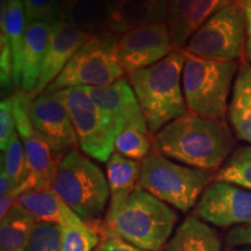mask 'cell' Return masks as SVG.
Masks as SVG:
<instances>
[{
  "label": "cell",
  "mask_w": 251,
  "mask_h": 251,
  "mask_svg": "<svg viewBox=\"0 0 251 251\" xmlns=\"http://www.w3.org/2000/svg\"><path fill=\"white\" fill-rule=\"evenodd\" d=\"M236 0H169L165 23L176 49L183 50L188 40L219 11Z\"/></svg>",
  "instance_id": "obj_14"
},
{
  "label": "cell",
  "mask_w": 251,
  "mask_h": 251,
  "mask_svg": "<svg viewBox=\"0 0 251 251\" xmlns=\"http://www.w3.org/2000/svg\"><path fill=\"white\" fill-rule=\"evenodd\" d=\"M233 251H251V249H242V250H233Z\"/></svg>",
  "instance_id": "obj_40"
},
{
  "label": "cell",
  "mask_w": 251,
  "mask_h": 251,
  "mask_svg": "<svg viewBox=\"0 0 251 251\" xmlns=\"http://www.w3.org/2000/svg\"><path fill=\"white\" fill-rule=\"evenodd\" d=\"M91 35L68 24L63 19L52 24L48 48L39 78L33 92L28 93L31 100L36 99L59 76L69 61L72 58Z\"/></svg>",
  "instance_id": "obj_13"
},
{
  "label": "cell",
  "mask_w": 251,
  "mask_h": 251,
  "mask_svg": "<svg viewBox=\"0 0 251 251\" xmlns=\"http://www.w3.org/2000/svg\"><path fill=\"white\" fill-rule=\"evenodd\" d=\"M36 222L26 209L17 203L1 219L0 251H24Z\"/></svg>",
  "instance_id": "obj_25"
},
{
  "label": "cell",
  "mask_w": 251,
  "mask_h": 251,
  "mask_svg": "<svg viewBox=\"0 0 251 251\" xmlns=\"http://www.w3.org/2000/svg\"><path fill=\"white\" fill-rule=\"evenodd\" d=\"M15 187H17V185H15L14 181L11 179V177L7 175V172L1 168V170H0V196L5 197L6 194H8L11 191H13Z\"/></svg>",
  "instance_id": "obj_38"
},
{
  "label": "cell",
  "mask_w": 251,
  "mask_h": 251,
  "mask_svg": "<svg viewBox=\"0 0 251 251\" xmlns=\"http://www.w3.org/2000/svg\"><path fill=\"white\" fill-rule=\"evenodd\" d=\"M175 50L165 20L135 28L119 37V57L127 76L151 67Z\"/></svg>",
  "instance_id": "obj_10"
},
{
  "label": "cell",
  "mask_w": 251,
  "mask_h": 251,
  "mask_svg": "<svg viewBox=\"0 0 251 251\" xmlns=\"http://www.w3.org/2000/svg\"><path fill=\"white\" fill-rule=\"evenodd\" d=\"M29 115L35 129L45 137L58 159L79 147L70 115L55 93L45 91L31 100Z\"/></svg>",
  "instance_id": "obj_12"
},
{
  "label": "cell",
  "mask_w": 251,
  "mask_h": 251,
  "mask_svg": "<svg viewBox=\"0 0 251 251\" xmlns=\"http://www.w3.org/2000/svg\"><path fill=\"white\" fill-rule=\"evenodd\" d=\"M186 54L177 49L156 64L127 76L150 133L187 112L183 91V70Z\"/></svg>",
  "instance_id": "obj_2"
},
{
  "label": "cell",
  "mask_w": 251,
  "mask_h": 251,
  "mask_svg": "<svg viewBox=\"0 0 251 251\" xmlns=\"http://www.w3.org/2000/svg\"><path fill=\"white\" fill-rule=\"evenodd\" d=\"M15 121L13 115V106H12V98H5L0 102V148L1 151L7 148L12 137L14 136Z\"/></svg>",
  "instance_id": "obj_33"
},
{
  "label": "cell",
  "mask_w": 251,
  "mask_h": 251,
  "mask_svg": "<svg viewBox=\"0 0 251 251\" xmlns=\"http://www.w3.org/2000/svg\"><path fill=\"white\" fill-rule=\"evenodd\" d=\"M165 9L148 7L134 1L114 0L107 5L106 28L108 31L121 35L135 28L165 20Z\"/></svg>",
  "instance_id": "obj_19"
},
{
  "label": "cell",
  "mask_w": 251,
  "mask_h": 251,
  "mask_svg": "<svg viewBox=\"0 0 251 251\" xmlns=\"http://www.w3.org/2000/svg\"><path fill=\"white\" fill-rule=\"evenodd\" d=\"M52 24L45 21L27 24L21 61L20 86L21 91L25 93L33 92L39 83L41 68L49 45Z\"/></svg>",
  "instance_id": "obj_17"
},
{
  "label": "cell",
  "mask_w": 251,
  "mask_h": 251,
  "mask_svg": "<svg viewBox=\"0 0 251 251\" xmlns=\"http://www.w3.org/2000/svg\"><path fill=\"white\" fill-rule=\"evenodd\" d=\"M21 140L27 163V178L20 185L23 191L51 188L61 159L56 157L51 147L36 129Z\"/></svg>",
  "instance_id": "obj_16"
},
{
  "label": "cell",
  "mask_w": 251,
  "mask_h": 251,
  "mask_svg": "<svg viewBox=\"0 0 251 251\" xmlns=\"http://www.w3.org/2000/svg\"><path fill=\"white\" fill-rule=\"evenodd\" d=\"M229 120L240 140L251 143V65H241L228 107Z\"/></svg>",
  "instance_id": "obj_23"
},
{
  "label": "cell",
  "mask_w": 251,
  "mask_h": 251,
  "mask_svg": "<svg viewBox=\"0 0 251 251\" xmlns=\"http://www.w3.org/2000/svg\"><path fill=\"white\" fill-rule=\"evenodd\" d=\"M226 243L230 247L251 246V224L231 228L226 234Z\"/></svg>",
  "instance_id": "obj_34"
},
{
  "label": "cell",
  "mask_w": 251,
  "mask_h": 251,
  "mask_svg": "<svg viewBox=\"0 0 251 251\" xmlns=\"http://www.w3.org/2000/svg\"><path fill=\"white\" fill-rule=\"evenodd\" d=\"M26 26L24 0H1L0 31L6 34L11 46L13 56L14 86L17 87L21 86V61Z\"/></svg>",
  "instance_id": "obj_21"
},
{
  "label": "cell",
  "mask_w": 251,
  "mask_h": 251,
  "mask_svg": "<svg viewBox=\"0 0 251 251\" xmlns=\"http://www.w3.org/2000/svg\"><path fill=\"white\" fill-rule=\"evenodd\" d=\"M107 181L111 199L107 209L117 208L136 190L139 185L141 162L113 152L107 162Z\"/></svg>",
  "instance_id": "obj_22"
},
{
  "label": "cell",
  "mask_w": 251,
  "mask_h": 251,
  "mask_svg": "<svg viewBox=\"0 0 251 251\" xmlns=\"http://www.w3.org/2000/svg\"><path fill=\"white\" fill-rule=\"evenodd\" d=\"M102 1H103V2H105V4H106V5H108V4H109V2H112V1H113V0H102Z\"/></svg>",
  "instance_id": "obj_39"
},
{
  "label": "cell",
  "mask_w": 251,
  "mask_h": 251,
  "mask_svg": "<svg viewBox=\"0 0 251 251\" xmlns=\"http://www.w3.org/2000/svg\"><path fill=\"white\" fill-rule=\"evenodd\" d=\"M242 7L244 15H246V25H247V41H246V50L247 56L251 62V0H243Z\"/></svg>",
  "instance_id": "obj_37"
},
{
  "label": "cell",
  "mask_w": 251,
  "mask_h": 251,
  "mask_svg": "<svg viewBox=\"0 0 251 251\" xmlns=\"http://www.w3.org/2000/svg\"><path fill=\"white\" fill-rule=\"evenodd\" d=\"M153 147L152 134L146 120L126 125L115 139V152L134 161H143L151 152Z\"/></svg>",
  "instance_id": "obj_26"
},
{
  "label": "cell",
  "mask_w": 251,
  "mask_h": 251,
  "mask_svg": "<svg viewBox=\"0 0 251 251\" xmlns=\"http://www.w3.org/2000/svg\"><path fill=\"white\" fill-rule=\"evenodd\" d=\"M70 115L79 148L96 161L107 163L114 150L118 134L84 86L55 92Z\"/></svg>",
  "instance_id": "obj_8"
},
{
  "label": "cell",
  "mask_w": 251,
  "mask_h": 251,
  "mask_svg": "<svg viewBox=\"0 0 251 251\" xmlns=\"http://www.w3.org/2000/svg\"><path fill=\"white\" fill-rule=\"evenodd\" d=\"M233 146V134L224 119L203 118L190 112L164 126L153 137L155 151L203 171L219 168Z\"/></svg>",
  "instance_id": "obj_1"
},
{
  "label": "cell",
  "mask_w": 251,
  "mask_h": 251,
  "mask_svg": "<svg viewBox=\"0 0 251 251\" xmlns=\"http://www.w3.org/2000/svg\"><path fill=\"white\" fill-rule=\"evenodd\" d=\"M221 240L211 226L197 216H187L176 229L163 251H220Z\"/></svg>",
  "instance_id": "obj_20"
},
{
  "label": "cell",
  "mask_w": 251,
  "mask_h": 251,
  "mask_svg": "<svg viewBox=\"0 0 251 251\" xmlns=\"http://www.w3.org/2000/svg\"><path fill=\"white\" fill-rule=\"evenodd\" d=\"M62 237L61 226L36 222L24 251H62Z\"/></svg>",
  "instance_id": "obj_30"
},
{
  "label": "cell",
  "mask_w": 251,
  "mask_h": 251,
  "mask_svg": "<svg viewBox=\"0 0 251 251\" xmlns=\"http://www.w3.org/2000/svg\"><path fill=\"white\" fill-rule=\"evenodd\" d=\"M52 190L87 225L102 220L111 199L107 178L97 164L71 150L59 161Z\"/></svg>",
  "instance_id": "obj_4"
},
{
  "label": "cell",
  "mask_w": 251,
  "mask_h": 251,
  "mask_svg": "<svg viewBox=\"0 0 251 251\" xmlns=\"http://www.w3.org/2000/svg\"><path fill=\"white\" fill-rule=\"evenodd\" d=\"M13 56L5 33L0 31V83L2 90L14 86Z\"/></svg>",
  "instance_id": "obj_32"
},
{
  "label": "cell",
  "mask_w": 251,
  "mask_h": 251,
  "mask_svg": "<svg viewBox=\"0 0 251 251\" xmlns=\"http://www.w3.org/2000/svg\"><path fill=\"white\" fill-rule=\"evenodd\" d=\"M21 193H24L23 188H21V186H17L13 191L6 194L5 197H1V199H0V219L4 218L17 205L18 199Z\"/></svg>",
  "instance_id": "obj_36"
},
{
  "label": "cell",
  "mask_w": 251,
  "mask_h": 251,
  "mask_svg": "<svg viewBox=\"0 0 251 251\" xmlns=\"http://www.w3.org/2000/svg\"><path fill=\"white\" fill-rule=\"evenodd\" d=\"M177 213L140 186L103 219L105 237L118 236L147 251H161L171 238ZM103 237V238H105Z\"/></svg>",
  "instance_id": "obj_3"
},
{
  "label": "cell",
  "mask_w": 251,
  "mask_h": 251,
  "mask_svg": "<svg viewBox=\"0 0 251 251\" xmlns=\"http://www.w3.org/2000/svg\"><path fill=\"white\" fill-rule=\"evenodd\" d=\"M28 23L45 21L52 24L62 18V0H24Z\"/></svg>",
  "instance_id": "obj_31"
},
{
  "label": "cell",
  "mask_w": 251,
  "mask_h": 251,
  "mask_svg": "<svg viewBox=\"0 0 251 251\" xmlns=\"http://www.w3.org/2000/svg\"><path fill=\"white\" fill-rule=\"evenodd\" d=\"M1 168L7 172L17 186H20L26 180V153H25V148L18 133L14 134L7 148L1 153Z\"/></svg>",
  "instance_id": "obj_29"
},
{
  "label": "cell",
  "mask_w": 251,
  "mask_h": 251,
  "mask_svg": "<svg viewBox=\"0 0 251 251\" xmlns=\"http://www.w3.org/2000/svg\"><path fill=\"white\" fill-rule=\"evenodd\" d=\"M214 180L251 191V147H240L235 150L226 164L216 172Z\"/></svg>",
  "instance_id": "obj_27"
},
{
  "label": "cell",
  "mask_w": 251,
  "mask_h": 251,
  "mask_svg": "<svg viewBox=\"0 0 251 251\" xmlns=\"http://www.w3.org/2000/svg\"><path fill=\"white\" fill-rule=\"evenodd\" d=\"M17 203L37 222H47L61 227L84 222L52 188L26 191L20 194Z\"/></svg>",
  "instance_id": "obj_18"
},
{
  "label": "cell",
  "mask_w": 251,
  "mask_h": 251,
  "mask_svg": "<svg viewBox=\"0 0 251 251\" xmlns=\"http://www.w3.org/2000/svg\"><path fill=\"white\" fill-rule=\"evenodd\" d=\"M194 215L220 228L251 224V191L214 181L203 191Z\"/></svg>",
  "instance_id": "obj_11"
},
{
  "label": "cell",
  "mask_w": 251,
  "mask_h": 251,
  "mask_svg": "<svg viewBox=\"0 0 251 251\" xmlns=\"http://www.w3.org/2000/svg\"><path fill=\"white\" fill-rule=\"evenodd\" d=\"M107 5L102 0H62V18L90 35L107 31Z\"/></svg>",
  "instance_id": "obj_24"
},
{
  "label": "cell",
  "mask_w": 251,
  "mask_h": 251,
  "mask_svg": "<svg viewBox=\"0 0 251 251\" xmlns=\"http://www.w3.org/2000/svg\"><path fill=\"white\" fill-rule=\"evenodd\" d=\"M119 37L112 31L91 35L47 87V92L77 86L102 87L122 79L126 72L119 57Z\"/></svg>",
  "instance_id": "obj_5"
},
{
  "label": "cell",
  "mask_w": 251,
  "mask_h": 251,
  "mask_svg": "<svg viewBox=\"0 0 251 251\" xmlns=\"http://www.w3.org/2000/svg\"><path fill=\"white\" fill-rule=\"evenodd\" d=\"M246 41L243 7L233 4L209 18L188 40L183 51L199 58L235 61L242 56Z\"/></svg>",
  "instance_id": "obj_9"
},
{
  "label": "cell",
  "mask_w": 251,
  "mask_h": 251,
  "mask_svg": "<svg viewBox=\"0 0 251 251\" xmlns=\"http://www.w3.org/2000/svg\"><path fill=\"white\" fill-rule=\"evenodd\" d=\"M84 87L111 122L118 135L126 125L146 120L127 78H122L108 86Z\"/></svg>",
  "instance_id": "obj_15"
},
{
  "label": "cell",
  "mask_w": 251,
  "mask_h": 251,
  "mask_svg": "<svg viewBox=\"0 0 251 251\" xmlns=\"http://www.w3.org/2000/svg\"><path fill=\"white\" fill-rule=\"evenodd\" d=\"M235 61H216L186 55L183 91L187 112L208 119H224L231 83L237 74Z\"/></svg>",
  "instance_id": "obj_6"
},
{
  "label": "cell",
  "mask_w": 251,
  "mask_h": 251,
  "mask_svg": "<svg viewBox=\"0 0 251 251\" xmlns=\"http://www.w3.org/2000/svg\"><path fill=\"white\" fill-rule=\"evenodd\" d=\"M62 251H93L101 238L86 222L62 227Z\"/></svg>",
  "instance_id": "obj_28"
},
{
  "label": "cell",
  "mask_w": 251,
  "mask_h": 251,
  "mask_svg": "<svg viewBox=\"0 0 251 251\" xmlns=\"http://www.w3.org/2000/svg\"><path fill=\"white\" fill-rule=\"evenodd\" d=\"M209 180L208 171L178 164L151 151L141 161L137 186L178 211L187 212L196 205Z\"/></svg>",
  "instance_id": "obj_7"
},
{
  "label": "cell",
  "mask_w": 251,
  "mask_h": 251,
  "mask_svg": "<svg viewBox=\"0 0 251 251\" xmlns=\"http://www.w3.org/2000/svg\"><path fill=\"white\" fill-rule=\"evenodd\" d=\"M97 251H147L118 236L108 235L102 238Z\"/></svg>",
  "instance_id": "obj_35"
}]
</instances>
